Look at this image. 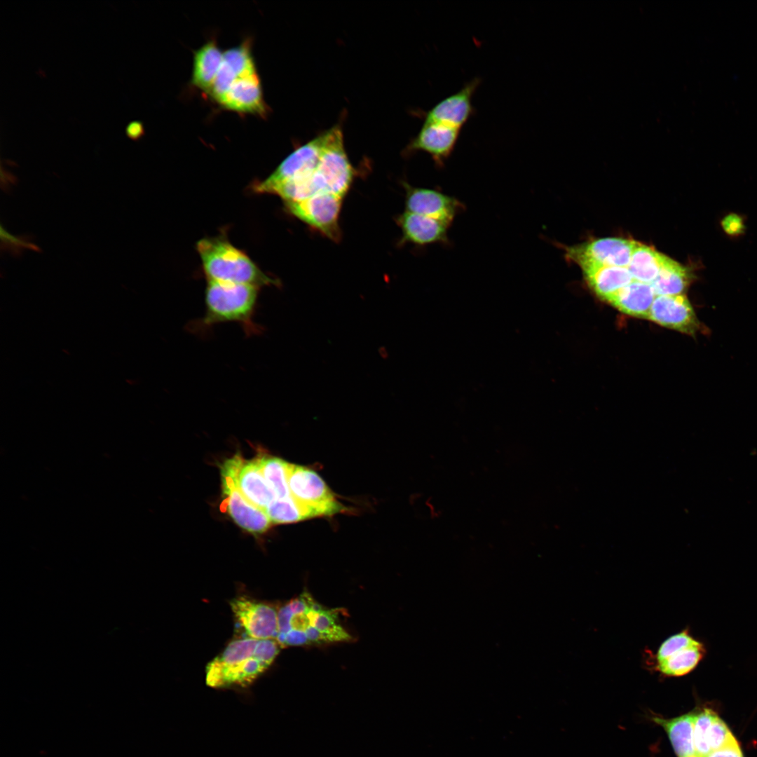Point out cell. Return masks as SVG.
Masks as SVG:
<instances>
[{"label": "cell", "instance_id": "obj_34", "mask_svg": "<svg viewBox=\"0 0 757 757\" xmlns=\"http://www.w3.org/2000/svg\"><path fill=\"white\" fill-rule=\"evenodd\" d=\"M17 177L13 175L11 172L5 170L2 166L1 168V187L4 191H8L11 186L15 185L17 182Z\"/></svg>", "mask_w": 757, "mask_h": 757}, {"label": "cell", "instance_id": "obj_23", "mask_svg": "<svg viewBox=\"0 0 757 757\" xmlns=\"http://www.w3.org/2000/svg\"><path fill=\"white\" fill-rule=\"evenodd\" d=\"M582 270L589 287L604 301L634 281L627 267L599 266Z\"/></svg>", "mask_w": 757, "mask_h": 757}, {"label": "cell", "instance_id": "obj_11", "mask_svg": "<svg viewBox=\"0 0 757 757\" xmlns=\"http://www.w3.org/2000/svg\"><path fill=\"white\" fill-rule=\"evenodd\" d=\"M405 190V211L431 217L449 225L465 211V205L456 198L437 189L414 186L402 183Z\"/></svg>", "mask_w": 757, "mask_h": 757}, {"label": "cell", "instance_id": "obj_19", "mask_svg": "<svg viewBox=\"0 0 757 757\" xmlns=\"http://www.w3.org/2000/svg\"><path fill=\"white\" fill-rule=\"evenodd\" d=\"M339 612L337 608L320 605L315 599L312 601L308 611L309 625L306 632L308 646L353 641V636L339 621Z\"/></svg>", "mask_w": 757, "mask_h": 757}, {"label": "cell", "instance_id": "obj_16", "mask_svg": "<svg viewBox=\"0 0 757 757\" xmlns=\"http://www.w3.org/2000/svg\"><path fill=\"white\" fill-rule=\"evenodd\" d=\"M217 104L224 109L263 118L269 112L258 72L238 78Z\"/></svg>", "mask_w": 757, "mask_h": 757}, {"label": "cell", "instance_id": "obj_4", "mask_svg": "<svg viewBox=\"0 0 757 757\" xmlns=\"http://www.w3.org/2000/svg\"><path fill=\"white\" fill-rule=\"evenodd\" d=\"M707 653L706 644L686 627L664 639L655 651L645 650L643 663L663 678L681 677L693 671Z\"/></svg>", "mask_w": 757, "mask_h": 757}, {"label": "cell", "instance_id": "obj_6", "mask_svg": "<svg viewBox=\"0 0 757 757\" xmlns=\"http://www.w3.org/2000/svg\"><path fill=\"white\" fill-rule=\"evenodd\" d=\"M288 486L292 498L311 518L346 510L320 475L307 467L289 463Z\"/></svg>", "mask_w": 757, "mask_h": 757}, {"label": "cell", "instance_id": "obj_15", "mask_svg": "<svg viewBox=\"0 0 757 757\" xmlns=\"http://www.w3.org/2000/svg\"><path fill=\"white\" fill-rule=\"evenodd\" d=\"M480 78L467 82L456 93L444 98L424 113V121L446 124L460 129L475 114L473 96L480 85Z\"/></svg>", "mask_w": 757, "mask_h": 757}, {"label": "cell", "instance_id": "obj_30", "mask_svg": "<svg viewBox=\"0 0 757 757\" xmlns=\"http://www.w3.org/2000/svg\"><path fill=\"white\" fill-rule=\"evenodd\" d=\"M736 739L726 723L716 713L710 725L709 743L711 752Z\"/></svg>", "mask_w": 757, "mask_h": 757}, {"label": "cell", "instance_id": "obj_20", "mask_svg": "<svg viewBox=\"0 0 757 757\" xmlns=\"http://www.w3.org/2000/svg\"><path fill=\"white\" fill-rule=\"evenodd\" d=\"M656 296L650 284L634 280L605 301L625 314L647 320Z\"/></svg>", "mask_w": 757, "mask_h": 757}, {"label": "cell", "instance_id": "obj_32", "mask_svg": "<svg viewBox=\"0 0 757 757\" xmlns=\"http://www.w3.org/2000/svg\"><path fill=\"white\" fill-rule=\"evenodd\" d=\"M722 226L725 232L730 235H736L740 233L743 229L741 218L737 214H729L722 221Z\"/></svg>", "mask_w": 757, "mask_h": 757}, {"label": "cell", "instance_id": "obj_12", "mask_svg": "<svg viewBox=\"0 0 757 757\" xmlns=\"http://www.w3.org/2000/svg\"><path fill=\"white\" fill-rule=\"evenodd\" d=\"M230 606L236 622L247 637L275 640L278 609L275 606L245 596L233 599Z\"/></svg>", "mask_w": 757, "mask_h": 757}, {"label": "cell", "instance_id": "obj_27", "mask_svg": "<svg viewBox=\"0 0 757 757\" xmlns=\"http://www.w3.org/2000/svg\"><path fill=\"white\" fill-rule=\"evenodd\" d=\"M265 512L273 524L293 523L311 518L292 496L276 498L266 508Z\"/></svg>", "mask_w": 757, "mask_h": 757}, {"label": "cell", "instance_id": "obj_1", "mask_svg": "<svg viewBox=\"0 0 757 757\" xmlns=\"http://www.w3.org/2000/svg\"><path fill=\"white\" fill-rule=\"evenodd\" d=\"M281 646L275 639L250 637L233 640L205 669L206 683L212 688L245 686L272 664Z\"/></svg>", "mask_w": 757, "mask_h": 757}, {"label": "cell", "instance_id": "obj_8", "mask_svg": "<svg viewBox=\"0 0 757 757\" xmlns=\"http://www.w3.org/2000/svg\"><path fill=\"white\" fill-rule=\"evenodd\" d=\"M634 243L622 238H604L565 247L566 257L582 269L599 266L627 267Z\"/></svg>", "mask_w": 757, "mask_h": 757}, {"label": "cell", "instance_id": "obj_31", "mask_svg": "<svg viewBox=\"0 0 757 757\" xmlns=\"http://www.w3.org/2000/svg\"><path fill=\"white\" fill-rule=\"evenodd\" d=\"M707 757H744L741 747L737 739L725 746L711 752Z\"/></svg>", "mask_w": 757, "mask_h": 757}, {"label": "cell", "instance_id": "obj_22", "mask_svg": "<svg viewBox=\"0 0 757 757\" xmlns=\"http://www.w3.org/2000/svg\"><path fill=\"white\" fill-rule=\"evenodd\" d=\"M695 713L691 711L672 718L657 716L651 717L652 721L666 732L677 757L695 756L693 737Z\"/></svg>", "mask_w": 757, "mask_h": 757}, {"label": "cell", "instance_id": "obj_33", "mask_svg": "<svg viewBox=\"0 0 757 757\" xmlns=\"http://www.w3.org/2000/svg\"><path fill=\"white\" fill-rule=\"evenodd\" d=\"M126 136L134 141L139 139L144 134L143 123L139 121H132L125 127Z\"/></svg>", "mask_w": 757, "mask_h": 757}, {"label": "cell", "instance_id": "obj_36", "mask_svg": "<svg viewBox=\"0 0 757 757\" xmlns=\"http://www.w3.org/2000/svg\"><path fill=\"white\" fill-rule=\"evenodd\" d=\"M693 757H697V756H693Z\"/></svg>", "mask_w": 757, "mask_h": 757}, {"label": "cell", "instance_id": "obj_26", "mask_svg": "<svg viewBox=\"0 0 757 757\" xmlns=\"http://www.w3.org/2000/svg\"><path fill=\"white\" fill-rule=\"evenodd\" d=\"M256 460L264 479L277 498L290 497L288 486L289 463L265 454L259 455Z\"/></svg>", "mask_w": 757, "mask_h": 757}, {"label": "cell", "instance_id": "obj_9", "mask_svg": "<svg viewBox=\"0 0 757 757\" xmlns=\"http://www.w3.org/2000/svg\"><path fill=\"white\" fill-rule=\"evenodd\" d=\"M221 475L233 479L238 489L254 506L264 510L277 498L264 479L256 458L247 461L239 454L226 461Z\"/></svg>", "mask_w": 757, "mask_h": 757}, {"label": "cell", "instance_id": "obj_10", "mask_svg": "<svg viewBox=\"0 0 757 757\" xmlns=\"http://www.w3.org/2000/svg\"><path fill=\"white\" fill-rule=\"evenodd\" d=\"M323 134L321 133L299 146L287 156L265 180L254 185L258 193H271L280 184L311 175L318 166L322 153Z\"/></svg>", "mask_w": 757, "mask_h": 757}, {"label": "cell", "instance_id": "obj_5", "mask_svg": "<svg viewBox=\"0 0 757 757\" xmlns=\"http://www.w3.org/2000/svg\"><path fill=\"white\" fill-rule=\"evenodd\" d=\"M322 134L320 161L309 177L313 196L332 193L344 198L355 173L345 150L341 128L335 125Z\"/></svg>", "mask_w": 757, "mask_h": 757}, {"label": "cell", "instance_id": "obj_13", "mask_svg": "<svg viewBox=\"0 0 757 757\" xmlns=\"http://www.w3.org/2000/svg\"><path fill=\"white\" fill-rule=\"evenodd\" d=\"M647 320L690 336L701 329V324L684 294L656 296Z\"/></svg>", "mask_w": 757, "mask_h": 757}, {"label": "cell", "instance_id": "obj_21", "mask_svg": "<svg viewBox=\"0 0 757 757\" xmlns=\"http://www.w3.org/2000/svg\"><path fill=\"white\" fill-rule=\"evenodd\" d=\"M223 53L214 39L194 51L191 79L193 87L207 93L221 65Z\"/></svg>", "mask_w": 757, "mask_h": 757}, {"label": "cell", "instance_id": "obj_29", "mask_svg": "<svg viewBox=\"0 0 757 757\" xmlns=\"http://www.w3.org/2000/svg\"><path fill=\"white\" fill-rule=\"evenodd\" d=\"M0 248L1 252L8 253L14 257H20L24 250H30L41 252V248L32 242L29 236H14L10 233L2 224L0 226Z\"/></svg>", "mask_w": 757, "mask_h": 757}, {"label": "cell", "instance_id": "obj_17", "mask_svg": "<svg viewBox=\"0 0 757 757\" xmlns=\"http://www.w3.org/2000/svg\"><path fill=\"white\" fill-rule=\"evenodd\" d=\"M221 479L224 498L221 510L227 512L238 526L250 533L266 531L271 524L266 513L243 496L231 477L221 475Z\"/></svg>", "mask_w": 757, "mask_h": 757}, {"label": "cell", "instance_id": "obj_14", "mask_svg": "<svg viewBox=\"0 0 757 757\" xmlns=\"http://www.w3.org/2000/svg\"><path fill=\"white\" fill-rule=\"evenodd\" d=\"M462 129L435 122L424 121L418 134L407 147V153L428 154L437 168H442L452 154Z\"/></svg>", "mask_w": 757, "mask_h": 757}, {"label": "cell", "instance_id": "obj_3", "mask_svg": "<svg viewBox=\"0 0 757 757\" xmlns=\"http://www.w3.org/2000/svg\"><path fill=\"white\" fill-rule=\"evenodd\" d=\"M208 281L279 287V280L265 274L244 252L224 238H205L196 243Z\"/></svg>", "mask_w": 757, "mask_h": 757}, {"label": "cell", "instance_id": "obj_2", "mask_svg": "<svg viewBox=\"0 0 757 757\" xmlns=\"http://www.w3.org/2000/svg\"><path fill=\"white\" fill-rule=\"evenodd\" d=\"M259 291L250 285L208 281L204 314L191 322L190 330L202 334L217 324L236 322L247 336L259 334L262 327L254 322Z\"/></svg>", "mask_w": 757, "mask_h": 757}, {"label": "cell", "instance_id": "obj_35", "mask_svg": "<svg viewBox=\"0 0 757 757\" xmlns=\"http://www.w3.org/2000/svg\"><path fill=\"white\" fill-rule=\"evenodd\" d=\"M379 353H381V356L383 357H386L387 356V351L384 348H380Z\"/></svg>", "mask_w": 757, "mask_h": 757}, {"label": "cell", "instance_id": "obj_24", "mask_svg": "<svg viewBox=\"0 0 757 757\" xmlns=\"http://www.w3.org/2000/svg\"><path fill=\"white\" fill-rule=\"evenodd\" d=\"M667 256L636 242L627 266L635 281L650 284L658 275Z\"/></svg>", "mask_w": 757, "mask_h": 757}, {"label": "cell", "instance_id": "obj_18", "mask_svg": "<svg viewBox=\"0 0 757 757\" xmlns=\"http://www.w3.org/2000/svg\"><path fill=\"white\" fill-rule=\"evenodd\" d=\"M402 231L400 243L418 246L439 244L449 247L451 225L442 221L405 211L397 219Z\"/></svg>", "mask_w": 757, "mask_h": 757}, {"label": "cell", "instance_id": "obj_7", "mask_svg": "<svg viewBox=\"0 0 757 757\" xmlns=\"http://www.w3.org/2000/svg\"><path fill=\"white\" fill-rule=\"evenodd\" d=\"M343 200L334 194L320 193L285 205L289 213L336 242L341 236L339 220Z\"/></svg>", "mask_w": 757, "mask_h": 757}, {"label": "cell", "instance_id": "obj_28", "mask_svg": "<svg viewBox=\"0 0 757 757\" xmlns=\"http://www.w3.org/2000/svg\"><path fill=\"white\" fill-rule=\"evenodd\" d=\"M715 714V711L707 707L695 713L693 737L697 757H707L711 753L709 744V732Z\"/></svg>", "mask_w": 757, "mask_h": 757}, {"label": "cell", "instance_id": "obj_25", "mask_svg": "<svg viewBox=\"0 0 757 757\" xmlns=\"http://www.w3.org/2000/svg\"><path fill=\"white\" fill-rule=\"evenodd\" d=\"M691 280L692 275L688 268L666 257L658 275L650 285L657 296L683 294Z\"/></svg>", "mask_w": 757, "mask_h": 757}]
</instances>
